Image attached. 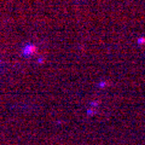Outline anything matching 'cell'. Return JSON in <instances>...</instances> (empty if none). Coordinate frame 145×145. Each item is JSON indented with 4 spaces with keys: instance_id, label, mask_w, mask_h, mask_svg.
<instances>
[{
    "instance_id": "6da1fadb",
    "label": "cell",
    "mask_w": 145,
    "mask_h": 145,
    "mask_svg": "<svg viewBox=\"0 0 145 145\" xmlns=\"http://www.w3.org/2000/svg\"><path fill=\"white\" fill-rule=\"evenodd\" d=\"M35 51H36V47H35V46H33V45H27V46L23 48V54L29 56V54L34 53Z\"/></svg>"
}]
</instances>
